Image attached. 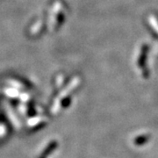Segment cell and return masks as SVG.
<instances>
[{"label": "cell", "mask_w": 158, "mask_h": 158, "mask_svg": "<svg viewBox=\"0 0 158 158\" xmlns=\"http://www.w3.org/2000/svg\"><path fill=\"white\" fill-rule=\"evenodd\" d=\"M147 52H148V47L147 46H144L142 48V50H141V56H140V58L138 60V65L141 67L144 65L145 63V61H146V57H147Z\"/></svg>", "instance_id": "cell-1"}]
</instances>
